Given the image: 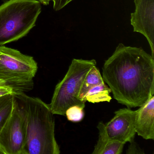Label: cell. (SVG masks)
<instances>
[{
	"instance_id": "6da1fadb",
	"label": "cell",
	"mask_w": 154,
	"mask_h": 154,
	"mask_svg": "<svg viewBox=\"0 0 154 154\" xmlns=\"http://www.w3.org/2000/svg\"><path fill=\"white\" fill-rule=\"evenodd\" d=\"M113 98L128 108L140 107L154 94V58L141 48L119 44L102 67Z\"/></svg>"
},
{
	"instance_id": "7a4b0ae2",
	"label": "cell",
	"mask_w": 154,
	"mask_h": 154,
	"mask_svg": "<svg viewBox=\"0 0 154 154\" xmlns=\"http://www.w3.org/2000/svg\"><path fill=\"white\" fill-rule=\"evenodd\" d=\"M24 106L27 116L25 154H59L55 136V119L49 105L25 93L14 94Z\"/></svg>"
},
{
	"instance_id": "3957f363",
	"label": "cell",
	"mask_w": 154,
	"mask_h": 154,
	"mask_svg": "<svg viewBox=\"0 0 154 154\" xmlns=\"http://www.w3.org/2000/svg\"><path fill=\"white\" fill-rule=\"evenodd\" d=\"M38 0H8L0 6V46L24 37L42 11Z\"/></svg>"
},
{
	"instance_id": "277c9868",
	"label": "cell",
	"mask_w": 154,
	"mask_h": 154,
	"mask_svg": "<svg viewBox=\"0 0 154 154\" xmlns=\"http://www.w3.org/2000/svg\"><path fill=\"white\" fill-rule=\"evenodd\" d=\"M96 63L94 59H73L66 74L56 86L48 104L53 114L65 116L66 111L71 106L85 107V103L79 99V93L86 74Z\"/></svg>"
},
{
	"instance_id": "5b68a950",
	"label": "cell",
	"mask_w": 154,
	"mask_h": 154,
	"mask_svg": "<svg viewBox=\"0 0 154 154\" xmlns=\"http://www.w3.org/2000/svg\"><path fill=\"white\" fill-rule=\"evenodd\" d=\"M14 97L12 111L0 131V148L4 154H25L26 113L19 100Z\"/></svg>"
},
{
	"instance_id": "8992f818",
	"label": "cell",
	"mask_w": 154,
	"mask_h": 154,
	"mask_svg": "<svg viewBox=\"0 0 154 154\" xmlns=\"http://www.w3.org/2000/svg\"><path fill=\"white\" fill-rule=\"evenodd\" d=\"M38 66L34 57L4 45L0 46V74L24 81H33Z\"/></svg>"
},
{
	"instance_id": "52a82bcc",
	"label": "cell",
	"mask_w": 154,
	"mask_h": 154,
	"mask_svg": "<svg viewBox=\"0 0 154 154\" xmlns=\"http://www.w3.org/2000/svg\"><path fill=\"white\" fill-rule=\"evenodd\" d=\"M134 12L131 14L133 31L142 34L150 46L154 58V0H134Z\"/></svg>"
},
{
	"instance_id": "ba28073f",
	"label": "cell",
	"mask_w": 154,
	"mask_h": 154,
	"mask_svg": "<svg viewBox=\"0 0 154 154\" xmlns=\"http://www.w3.org/2000/svg\"><path fill=\"white\" fill-rule=\"evenodd\" d=\"M137 110L130 108L120 109L114 117L105 124V130L111 139L125 144L134 140L136 133L135 120Z\"/></svg>"
},
{
	"instance_id": "9c48e42d",
	"label": "cell",
	"mask_w": 154,
	"mask_h": 154,
	"mask_svg": "<svg viewBox=\"0 0 154 154\" xmlns=\"http://www.w3.org/2000/svg\"><path fill=\"white\" fill-rule=\"evenodd\" d=\"M136 133L146 140H154V96L137 110Z\"/></svg>"
},
{
	"instance_id": "30bf717a",
	"label": "cell",
	"mask_w": 154,
	"mask_h": 154,
	"mask_svg": "<svg viewBox=\"0 0 154 154\" xmlns=\"http://www.w3.org/2000/svg\"><path fill=\"white\" fill-rule=\"evenodd\" d=\"M97 128L99 131V139L92 154H122L125 144L110 139L106 133L105 124L103 122H99Z\"/></svg>"
},
{
	"instance_id": "8fae6325",
	"label": "cell",
	"mask_w": 154,
	"mask_h": 154,
	"mask_svg": "<svg viewBox=\"0 0 154 154\" xmlns=\"http://www.w3.org/2000/svg\"><path fill=\"white\" fill-rule=\"evenodd\" d=\"M111 93L109 87L103 82L90 89L84 97L83 101L85 103L88 101L93 103L102 102H109L112 100L110 95Z\"/></svg>"
},
{
	"instance_id": "7c38bea8",
	"label": "cell",
	"mask_w": 154,
	"mask_h": 154,
	"mask_svg": "<svg viewBox=\"0 0 154 154\" xmlns=\"http://www.w3.org/2000/svg\"><path fill=\"white\" fill-rule=\"evenodd\" d=\"M0 88L11 89L17 94L25 93L33 90L34 82L27 81L11 77H7L0 74Z\"/></svg>"
},
{
	"instance_id": "4fadbf2b",
	"label": "cell",
	"mask_w": 154,
	"mask_h": 154,
	"mask_svg": "<svg viewBox=\"0 0 154 154\" xmlns=\"http://www.w3.org/2000/svg\"><path fill=\"white\" fill-rule=\"evenodd\" d=\"M103 82L102 76L96 66H93L87 73L82 84L79 93V99L83 101L84 97L90 89Z\"/></svg>"
},
{
	"instance_id": "5bb4252c",
	"label": "cell",
	"mask_w": 154,
	"mask_h": 154,
	"mask_svg": "<svg viewBox=\"0 0 154 154\" xmlns=\"http://www.w3.org/2000/svg\"><path fill=\"white\" fill-rule=\"evenodd\" d=\"M14 98V94H7L0 97V131L11 115Z\"/></svg>"
},
{
	"instance_id": "9a60e30c",
	"label": "cell",
	"mask_w": 154,
	"mask_h": 154,
	"mask_svg": "<svg viewBox=\"0 0 154 154\" xmlns=\"http://www.w3.org/2000/svg\"><path fill=\"white\" fill-rule=\"evenodd\" d=\"M84 108L79 105H73L67 109L65 116L68 120L72 122H80L84 116Z\"/></svg>"
},
{
	"instance_id": "2e32d148",
	"label": "cell",
	"mask_w": 154,
	"mask_h": 154,
	"mask_svg": "<svg viewBox=\"0 0 154 154\" xmlns=\"http://www.w3.org/2000/svg\"><path fill=\"white\" fill-rule=\"evenodd\" d=\"M126 153L127 154H145L144 151L139 146L134 140L130 142V145Z\"/></svg>"
},
{
	"instance_id": "e0dca14e",
	"label": "cell",
	"mask_w": 154,
	"mask_h": 154,
	"mask_svg": "<svg viewBox=\"0 0 154 154\" xmlns=\"http://www.w3.org/2000/svg\"><path fill=\"white\" fill-rule=\"evenodd\" d=\"M53 8L55 11H58L63 8L67 4L73 0H52Z\"/></svg>"
},
{
	"instance_id": "ac0fdd59",
	"label": "cell",
	"mask_w": 154,
	"mask_h": 154,
	"mask_svg": "<svg viewBox=\"0 0 154 154\" xmlns=\"http://www.w3.org/2000/svg\"><path fill=\"white\" fill-rule=\"evenodd\" d=\"M9 94H17L13 90L7 88H0V97Z\"/></svg>"
},
{
	"instance_id": "d6986e66",
	"label": "cell",
	"mask_w": 154,
	"mask_h": 154,
	"mask_svg": "<svg viewBox=\"0 0 154 154\" xmlns=\"http://www.w3.org/2000/svg\"><path fill=\"white\" fill-rule=\"evenodd\" d=\"M38 1L41 2V4L45 6H47L49 4L51 0H38Z\"/></svg>"
},
{
	"instance_id": "ffe728a7",
	"label": "cell",
	"mask_w": 154,
	"mask_h": 154,
	"mask_svg": "<svg viewBox=\"0 0 154 154\" xmlns=\"http://www.w3.org/2000/svg\"><path fill=\"white\" fill-rule=\"evenodd\" d=\"M0 154H4V152L2 151V149H1V148H0Z\"/></svg>"
}]
</instances>
